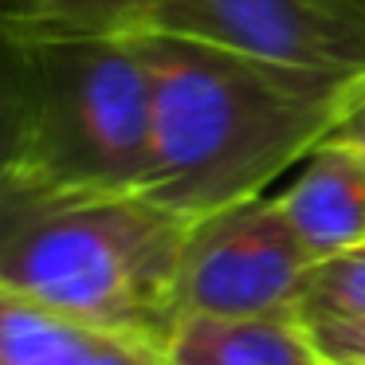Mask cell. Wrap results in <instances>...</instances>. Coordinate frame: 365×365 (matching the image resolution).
Wrapping results in <instances>:
<instances>
[{
    "instance_id": "277c9868",
    "label": "cell",
    "mask_w": 365,
    "mask_h": 365,
    "mask_svg": "<svg viewBox=\"0 0 365 365\" xmlns=\"http://www.w3.org/2000/svg\"><path fill=\"white\" fill-rule=\"evenodd\" d=\"M318 259L275 197H255L192 224L181 263V314H291Z\"/></svg>"
},
{
    "instance_id": "5b68a950",
    "label": "cell",
    "mask_w": 365,
    "mask_h": 365,
    "mask_svg": "<svg viewBox=\"0 0 365 365\" xmlns=\"http://www.w3.org/2000/svg\"><path fill=\"white\" fill-rule=\"evenodd\" d=\"M150 32L322 71H365V0H161Z\"/></svg>"
},
{
    "instance_id": "52a82bcc",
    "label": "cell",
    "mask_w": 365,
    "mask_h": 365,
    "mask_svg": "<svg viewBox=\"0 0 365 365\" xmlns=\"http://www.w3.org/2000/svg\"><path fill=\"white\" fill-rule=\"evenodd\" d=\"M275 200L318 263L365 247V165L338 138L318 145Z\"/></svg>"
},
{
    "instance_id": "ba28073f",
    "label": "cell",
    "mask_w": 365,
    "mask_h": 365,
    "mask_svg": "<svg viewBox=\"0 0 365 365\" xmlns=\"http://www.w3.org/2000/svg\"><path fill=\"white\" fill-rule=\"evenodd\" d=\"M169 365H326L299 310L291 314H181L165 341Z\"/></svg>"
},
{
    "instance_id": "30bf717a",
    "label": "cell",
    "mask_w": 365,
    "mask_h": 365,
    "mask_svg": "<svg viewBox=\"0 0 365 365\" xmlns=\"http://www.w3.org/2000/svg\"><path fill=\"white\" fill-rule=\"evenodd\" d=\"M307 322H346L365 318V247L318 263L299 302Z\"/></svg>"
},
{
    "instance_id": "7c38bea8",
    "label": "cell",
    "mask_w": 365,
    "mask_h": 365,
    "mask_svg": "<svg viewBox=\"0 0 365 365\" xmlns=\"http://www.w3.org/2000/svg\"><path fill=\"white\" fill-rule=\"evenodd\" d=\"M318 349L334 365H365V318L346 322H307Z\"/></svg>"
},
{
    "instance_id": "9c48e42d",
    "label": "cell",
    "mask_w": 365,
    "mask_h": 365,
    "mask_svg": "<svg viewBox=\"0 0 365 365\" xmlns=\"http://www.w3.org/2000/svg\"><path fill=\"white\" fill-rule=\"evenodd\" d=\"M161 0H0V32L9 40L67 32L138 36L150 32Z\"/></svg>"
},
{
    "instance_id": "3957f363",
    "label": "cell",
    "mask_w": 365,
    "mask_h": 365,
    "mask_svg": "<svg viewBox=\"0 0 365 365\" xmlns=\"http://www.w3.org/2000/svg\"><path fill=\"white\" fill-rule=\"evenodd\" d=\"M12 48L24 95L20 192H142L153 75L138 36H28Z\"/></svg>"
},
{
    "instance_id": "8fae6325",
    "label": "cell",
    "mask_w": 365,
    "mask_h": 365,
    "mask_svg": "<svg viewBox=\"0 0 365 365\" xmlns=\"http://www.w3.org/2000/svg\"><path fill=\"white\" fill-rule=\"evenodd\" d=\"M24 165V95H20L16 48L0 32V205L20 192Z\"/></svg>"
},
{
    "instance_id": "4fadbf2b",
    "label": "cell",
    "mask_w": 365,
    "mask_h": 365,
    "mask_svg": "<svg viewBox=\"0 0 365 365\" xmlns=\"http://www.w3.org/2000/svg\"><path fill=\"white\" fill-rule=\"evenodd\" d=\"M334 138H338V142H346L349 150H354L357 158H361V165H365V106H361V110H357L354 118H349Z\"/></svg>"
},
{
    "instance_id": "8992f818",
    "label": "cell",
    "mask_w": 365,
    "mask_h": 365,
    "mask_svg": "<svg viewBox=\"0 0 365 365\" xmlns=\"http://www.w3.org/2000/svg\"><path fill=\"white\" fill-rule=\"evenodd\" d=\"M0 365H169L165 346L87 326L0 283Z\"/></svg>"
},
{
    "instance_id": "5bb4252c",
    "label": "cell",
    "mask_w": 365,
    "mask_h": 365,
    "mask_svg": "<svg viewBox=\"0 0 365 365\" xmlns=\"http://www.w3.org/2000/svg\"><path fill=\"white\" fill-rule=\"evenodd\" d=\"M326 365H334V361H326Z\"/></svg>"
},
{
    "instance_id": "6da1fadb",
    "label": "cell",
    "mask_w": 365,
    "mask_h": 365,
    "mask_svg": "<svg viewBox=\"0 0 365 365\" xmlns=\"http://www.w3.org/2000/svg\"><path fill=\"white\" fill-rule=\"evenodd\" d=\"M153 75L145 197L185 220L263 197L365 106V71H322L165 32H138Z\"/></svg>"
},
{
    "instance_id": "7a4b0ae2",
    "label": "cell",
    "mask_w": 365,
    "mask_h": 365,
    "mask_svg": "<svg viewBox=\"0 0 365 365\" xmlns=\"http://www.w3.org/2000/svg\"><path fill=\"white\" fill-rule=\"evenodd\" d=\"M192 220L145 192H16L0 205V283L87 326L165 346Z\"/></svg>"
}]
</instances>
